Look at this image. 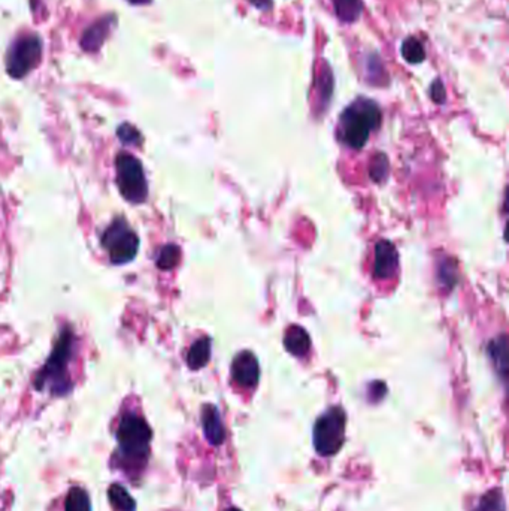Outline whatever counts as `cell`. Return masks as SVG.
Returning a JSON list of instances; mask_svg holds the SVG:
<instances>
[{
	"label": "cell",
	"mask_w": 509,
	"mask_h": 511,
	"mask_svg": "<svg viewBox=\"0 0 509 511\" xmlns=\"http://www.w3.org/2000/svg\"><path fill=\"white\" fill-rule=\"evenodd\" d=\"M232 375L233 380L241 387H254L259 383L260 377V368L256 356L251 352H241L239 353L232 365Z\"/></svg>",
	"instance_id": "ba28073f"
},
{
	"label": "cell",
	"mask_w": 509,
	"mask_h": 511,
	"mask_svg": "<svg viewBox=\"0 0 509 511\" xmlns=\"http://www.w3.org/2000/svg\"><path fill=\"white\" fill-rule=\"evenodd\" d=\"M402 56L408 63L417 65L422 63L426 58V51L423 48V43L417 38H408L402 45Z\"/></svg>",
	"instance_id": "e0dca14e"
},
{
	"label": "cell",
	"mask_w": 509,
	"mask_h": 511,
	"mask_svg": "<svg viewBox=\"0 0 509 511\" xmlns=\"http://www.w3.org/2000/svg\"><path fill=\"white\" fill-rule=\"evenodd\" d=\"M109 27H111L109 19L102 20V21L96 23L95 26L90 27L82 36V41H81L82 48L87 51L99 50V47L103 43L105 38H107V35L109 32Z\"/></svg>",
	"instance_id": "7c38bea8"
},
{
	"label": "cell",
	"mask_w": 509,
	"mask_h": 511,
	"mask_svg": "<svg viewBox=\"0 0 509 511\" xmlns=\"http://www.w3.org/2000/svg\"><path fill=\"white\" fill-rule=\"evenodd\" d=\"M130 4H134V5H144V4H148L149 0H129Z\"/></svg>",
	"instance_id": "cb8c5ba5"
},
{
	"label": "cell",
	"mask_w": 509,
	"mask_h": 511,
	"mask_svg": "<svg viewBox=\"0 0 509 511\" xmlns=\"http://www.w3.org/2000/svg\"><path fill=\"white\" fill-rule=\"evenodd\" d=\"M250 2L260 9H269L271 8V0H250Z\"/></svg>",
	"instance_id": "603a6c76"
},
{
	"label": "cell",
	"mask_w": 509,
	"mask_h": 511,
	"mask_svg": "<svg viewBox=\"0 0 509 511\" xmlns=\"http://www.w3.org/2000/svg\"><path fill=\"white\" fill-rule=\"evenodd\" d=\"M399 265L396 247L388 241H380L375 247V265L373 274L380 280H388L395 275Z\"/></svg>",
	"instance_id": "9c48e42d"
},
{
	"label": "cell",
	"mask_w": 509,
	"mask_h": 511,
	"mask_svg": "<svg viewBox=\"0 0 509 511\" xmlns=\"http://www.w3.org/2000/svg\"><path fill=\"white\" fill-rule=\"evenodd\" d=\"M333 5L338 17L345 23L355 21L363 9L362 0H333Z\"/></svg>",
	"instance_id": "9a60e30c"
},
{
	"label": "cell",
	"mask_w": 509,
	"mask_h": 511,
	"mask_svg": "<svg viewBox=\"0 0 509 511\" xmlns=\"http://www.w3.org/2000/svg\"><path fill=\"white\" fill-rule=\"evenodd\" d=\"M118 138L122 139V142H124L126 145H136L141 141V135L133 126L126 123L118 129Z\"/></svg>",
	"instance_id": "44dd1931"
},
{
	"label": "cell",
	"mask_w": 509,
	"mask_h": 511,
	"mask_svg": "<svg viewBox=\"0 0 509 511\" xmlns=\"http://www.w3.org/2000/svg\"><path fill=\"white\" fill-rule=\"evenodd\" d=\"M380 123L381 110L378 105L369 99H357L339 118V138L345 145L360 149Z\"/></svg>",
	"instance_id": "6da1fadb"
},
{
	"label": "cell",
	"mask_w": 509,
	"mask_h": 511,
	"mask_svg": "<svg viewBox=\"0 0 509 511\" xmlns=\"http://www.w3.org/2000/svg\"><path fill=\"white\" fill-rule=\"evenodd\" d=\"M430 93H432V99L435 100V102H438V103H444V102H445V98H446V95H445V87H444V84L441 83V80H436L435 83H433Z\"/></svg>",
	"instance_id": "7402d4cb"
},
{
	"label": "cell",
	"mask_w": 509,
	"mask_h": 511,
	"mask_svg": "<svg viewBox=\"0 0 509 511\" xmlns=\"http://www.w3.org/2000/svg\"><path fill=\"white\" fill-rule=\"evenodd\" d=\"M286 349L294 356H305L311 347V339L306 330L301 326H290L284 338Z\"/></svg>",
	"instance_id": "8fae6325"
},
{
	"label": "cell",
	"mask_w": 509,
	"mask_h": 511,
	"mask_svg": "<svg viewBox=\"0 0 509 511\" xmlns=\"http://www.w3.org/2000/svg\"><path fill=\"white\" fill-rule=\"evenodd\" d=\"M115 169L122 196L130 204H142L146 199L148 184L141 162L129 153H119L115 160Z\"/></svg>",
	"instance_id": "3957f363"
},
{
	"label": "cell",
	"mask_w": 509,
	"mask_h": 511,
	"mask_svg": "<svg viewBox=\"0 0 509 511\" xmlns=\"http://www.w3.org/2000/svg\"><path fill=\"white\" fill-rule=\"evenodd\" d=\"M117 440L124 456L132 460H142L148 455L151 429L144 418L134 414H126L119 422Z\"/></svg>",
	"instance_id": "5b68a950"
},
{
	"label": "cell",
	"mask_w": 509,
	"mask_h": 511,
	"mask_svg": "<svg viewBox=\"0 0 509 511\" xmlns=\"http://www.w3.org/2000/svg\"><path fill=\"white\" fill-rule=\"evenodd\" d=\"M488 354L493 360V364L496 365L499 374L502 377L506 375V367H508V344H506V338L500 337L496 338L488 345Z\"/></svg>",
	"instance_id": "5bb4252c"
},
{
	"label": "cell",
	"mask_w": 509,
	"mask_h": 511,
	"mask_svg": "<svg viewBox=\"0 0 509 511\" xmlns=\"http://www.w3.org/2000/svg\"><path fill=\"white\" fill-rule=\"evenodd\" d=\"M388 175V162L387 157L384 154H378L375 156V159L372 160L370 164V178L373 181L381 183L387 178Z\"/></svg>",
	"instance_id": "ffe728a7"
},
{
	"label": "cell",
	"mask_w": 509,
	"mask_h": 511,
	"mask_svg": "<svg viewBox=\"0 0 509 511\" xmlns=\"http://www.w3.org/2000/svg\"><path fill=\"white\" fill-rule=\"evenodd\" d=\"M108 497L112 505L119 511H134L136 502L130 497V493L122 485H111L108 490Z\"/></svg>",
	"instance_id": "2e32d148"
},
{
	"label": "cell",
	"mask_w": 509,
	"mask_h": 511,
	"mask_svg": "<svg viewBox=\"0 0 509 511\" xmlns=\"http://www.w3.org/2000/svg\"><path fill=\"white\" fill-rule=\"evenodd\" d=\"M209 357H211V341L202 338L191 345L187 356V364L191 369H200L209 362Z\"/></svg>",
	"instance_id": "4fadbf2b"
},
{
	"label": "cell",
	"mask_w": 509,
	"mask_h": 511,
	"mask_svg": "<svg viewBox=\"0 0 509 511\" xmlns=\"http://www.w3.org/2000/svg\"><path fill=\"white\" fill-rule=\"evenodd\" d=\"M73 349V335L70 330H63L60 335L55 347L47 360V364L42 368V371L36 375L35 386L36 389H43L45 384H48L51 392L55 395H65L70 389V381L68 377V365L72 357Z\"/></svg>",
	"instance_id": "7a4b0ae2"
},
{
	"label": "cell",
	"mask_w": 509,
	"mask_h": 511,
	"mask_svg": "<svg viewBox=\"0 0 509 511\" xmlns=\"http://www.w3.org/2000/svg\"><path fill=\"white\" fill-rule=\"evenodd\" d=\"M179 258H181V251H179V247L169 244V246L161 248L159 258H157V265L160 269L168 270L178 265Z\"/></svg>",
	"instance_id": "d6986e66"
},
{
	"label": "cell",
	"mask_w": 509,
	"mask_h": 511,
	"mask_svg": "<svg viewBox=\"0 0 509 511\" xmlns=\"http://www.w3.org/2000/svg\"><path fill=\"white\" fill-rule=\"evenodd\" d=\"M345 438V413L333 407L326 411L314 426V446L323 456L338 453Z\"/></svg>",
	"instance_id": "277c9868"
},
{
	"label": "cell",
	"mask_w": 509,
	"mask_h": 511,
	"mask_svg": "<svg viewBox=\"0 0 509 511\" xmlns=\"http://www.w3.org/2000/svg\"><path fill=\"white\" fill-rule=\"evenodd\" d=\"M102 246L115 265L134 259L139 248V238L123 218H117L102 236Z\"/></svg>",
	"instance_id": "8992f818"
},
{
	"label": "cell",
	"mask_w": 509,
	"mask_h": 511,
	"mask_svg": "<svg viewBox=\"0 0 509 511\" xmlns=\"http://www.w3.org/2000/svg\"><path fill=\"white\" fill-rule=\"evenodd\" d=\"M42 45L36 36H24L14 43L8 56V72L14 78H23L32 70L41 57Z\"/></svg>",
	"instance_id": "52a82bcc"
},
{
	"label": "cell",
	"mask_w": 509,
	"mask_h": 511,
	"mask_svg": "<svg viewBox=\"0 0 509 511\" xmlns=\"http://www.w3.org/2000/svg\"><path fill=\"white\" fill-rule=\"evenodd\" d=\"M202 423H203V431H205L206 438L211 444L220 446L224 441V438H226L220 413L214 407V405H206V407L203 409Z\"/></svg>",
	"instance_id": "30bf717a"
},
{
	"label": "cell",
	"mask_w": 509,
	"mask_h": 511,
	"mask_svg": "<svg viewBox=\"0 0 509 511\" xmlns=\"http://www.w3.org/2000/svg\"><path fill=\"white\" fill-rule=\"evenodd\" d=\"M227 511H241V510H237V508H230V510H227Z\"/></svg>",
	"instance_id": "d4e9b609"
},
{
	"label": "cell",
	"mask_w": 509,
	"mask_h": 511,
	"mask_svg": "<svg viewBox=\"0 0 509 511\" xmlns=\"http://www.w3.org/2000/svg\"><path fill=\"white\" fill-rule=\"evenodd\" d=\"M66 511H92L90 498L84 489L72 488L66 498Z\"/></svg>",
	"instance_id": "ac0fdd59"
}]
</instances>
